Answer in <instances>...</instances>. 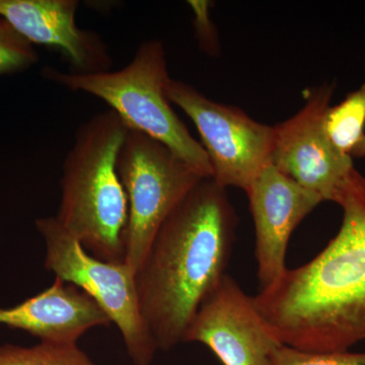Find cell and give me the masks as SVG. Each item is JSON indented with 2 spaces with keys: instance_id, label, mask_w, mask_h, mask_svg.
I'll list each match as a JSON object with an SVG mask.
<instances>
[{
  "instance_id": "9a60e30c",
  "label": "cell",
  "mask_w": 365,
  "mask_h": 365,
  "mask_svg": "<svg viewBox=\"0 0 365 365\" xmlns=\"http://www.w3.org/2000/svg\"><path fill=\"white\" fill-rule=\"evenodd\" d=\"M39 60L33 45L0 19V76L30 68Z\"/></svg>"
},
{
  "instance_id": "8992f818",
  "label": "cell",
  "mask_w": 365,
  "mask_h": 365,
  "mask_svg": "<svg viewBox=\"0 0 365 365\" xmlns=\"http://www.w3.org/2000/svg\"><path fill=\"white\" fill-rule=\"evenodd\" d=\"M36 227L44 240L45 267L97 302L119 329L134 364L150 365L158 347L141 314L135 274L125 263L93 257L56 217L39 218Z\"/></svg>"
},
{
  "instance_id": "ac0fdd59",
  "label": "cell",
  "mask_w": 365,
  "mask_h": 365,
  "mask_svg": "<svg viewBox=\"0 0 365 365\" xmlns=\"http://www.w3.org/2000/svg\"><path fill=\"white\" fill-rule=\"evenodd\" d=\"M351 157L352 158H365V136L361 139V140L359 141V143L357 144L356 148H354V150L352 151Z\"/></svg>"
},
{
  "instance_id": "ba28073f",
  "label": "cell",
  "mask_w": 365,
  "mask_h": 365,
  "mask_svg": "<svg viewBox=\"0 0 365 365\" xmlns=\"http://www.w3.org/2000/svg\"><path fill=\"white\" fill-rule=\"evenodd\" d=\"M335 85H322L309 93L294 116L274 127L270 160L276 169L324 201H335L353 158L333 148L325 130Z\"/></svg>"
},
{
  "instance_id": "30bf717a",
  "label": "cell",
  "mask_w": 365,
  "mask_h": 365,
  "mask_svg": "<svg viewBox=\"0 0 365 365\" xmlns=\"http://www.w3.org/2000/svg\"><path fill=\"white\" fill-rule=\"evenodd\" d=\"M256 232L257 274L261 289L287 270V251L295 228L323 202L267 163L246 191Z\"/></svg>"
},
{
  "instance_id": "5b68a950",
  "label": "cell",
  "mask_w": 365,
  "mask_h": 365,
  "mask_svg": "<svg viewBox=\"0 0 365 365\" xmlns=\"http://www.w3.org/2000/svg\"><path fill=\"white\" fill-rule=\"evenodd\" d=\"M116 169L129 208L125 264L135 274L163 222L205 177L165 144L134 130L125 137Z\"/></svg>"
},
{
  "instance_id": "7c38bea8",
  "label": "cell",
  "mask_w": 365,
  "mask_h": 365,
  "mask_svg": "<svg viewBox=\"0 0 365 365\" xmlns=\"http://www.w3.org/2000/svg\"><path fill=\"white\" fill-rule=\"evenodd\" d=\"M110 324L95 300L58 278L21 304L0 307V326L25 331L44 342L78 344L88 331Z\"/></svg>"
},
{
  "instance_id": "9c48e42d",
  "label": "cell",
  "mask_w": 365,
  "mask_h": 365,
  "mask_svg": "<svg viewBox=\"0 0 365 365\" xmlns=\"http://www.w3.org/2000/svg\"><path fill=\"white\" fill-rule=\"evenodd\" d=\"M182 342L205 345L222 365H270L283 345L254 297L228 274L199 307Z\"/></svg>"
},
{
  "instance_id": "52a82bcc",
  "label": "cell",
  "mask_w": 365,
  "mask_h": 365,
  "mask_svg": "<svg viewBox=\"0 0 365 365\" xmlns=\"http://www.w3.org/2000/svg\"><path fill=\"white\" fill-rule=\"evenodd\" d=\"M165 95L195 124L212 168V179L222 188H249L270 160L274 127L259 123L234 107L210 100L194 86L170 78Z\"/></svg>"
},
{
  "instance_id": "8fae6325",
  "label": "cell",
  "mask_w": 365,
  "mask_h": 365,
  "mask_svg": "<svg viewBox=\"0 0 365 365\" xmlns=\"http://www.w3.org/2000/svg\"><path fill=\"white\" fill-rule=\"evenodd\" d=\"M78 0H0V16L31 44L54 48L71 73L109 71L113 60L104 41L76 25Z\"/></svg>"
},
{
  "instance_id": "5bb4252c",
  "label": "cell",
  "mask_w": 365,
  "mask_h": 365,
  "mask_svg": "<svg viewBox=\"0 0 365 365\" xmlns=\"http://www.w3.org/2000/svg\"><path fill=\"white\" fill-rule=\"evenodd\" d=\"M0 365H97L78 344L44 342L32 347L0 346Z\"/></svg>"
},
{
  "instance_id": "2e32d148",
  "label": "cell",
  "mask_w": 365,
  "mask_h": 365,
  "mask_svg": "<svg viewBox=\"0 0 365 365\" xmlns=\"http://www.w3.org/2000/svg\"><path fill=\"white\" fill-rule=\"evenodd\" d=\"M270 365H365V352H307L282 345Z\"/></svg>"
},
{
  "instance_id": "e0dca14e",
  "label": "cell",
  "mask_w": 365,
  "mask_h": 365,
  "mask_svg": "<svg viewBox=\"0 0 365 365\" xmlns=\"http://www.w3.org/2000/svg\"><path fill=\"white\" fill-rule=\"evenodd\" d=\"M193 11V25L197 39L201 49L209 55H217L220 53V41L215 24L211 20L210 1L206 0H192L188 1Z\"/></svg>"
},
{
  "instance_id": "3957f363",
  "label": "cell",
  "mask_w": 365,
  "mask_h": 365,
  "mask_svg": "<svg viewBox=\"0 0 365 365\" xmlns=\"http://www.w3.org/2000/svg\"><path fill=\"white\" fill-rule=\"evenodd\" d=\"M129 129L111 109L81 124L60 180L57 220L96 258L125 263L129 208L118 153Z\"/></svg>"
},
{
  "instance_id": "6da1fadb",
  "label": "cell",
  "mask_w": 365,
  "mask_h": 365,
  "mask_svg": "<svg viewBox=\"0 0 365 365\" xmlns=\"http://www.w3.org/2000/svg\"><path fill=\"white\" fill-rule=\"evenodd\" d=\"M343 217L321 253L254 297L283 345L344 352L365 340V177L353 169L335 201Z\"/></svg>"
},
{
  "instance_id": "7a4b0ae2",
  "label": "cell",
  "mask_w": 365,
  "mask_h": 365,
  "mask_svg": "<svg viewBox=\"0 0 365 365\" xmlns=\"http://www.w3.org/2000/svg\"><path fill=\"white\" fill-rule=\"evenodd\" d=\"M237 225L227 189L205 178L158 230L135 283L158 350L182 342L199 307L227 275Z\"/></svg>"
},
{
  "instance_id": "4fadbf2b",
  "label": "cell",
  "mask_w": 365,
  "mask_h": 365,
  "mask_svg": "<svg viewBox=\"0 0 365 365\" xmlns=\"http://www.w3.org/2000/svg\"><path fill=\"white\" fill-rule=\"evenodd\" d=\"M365 83L330 107L325 117L329 140L340 155L351 157L352 151L365 136ZM352 158V157H351Z\"/></svg>"
},
{
  "instance_id": "277c9868",
  "label": "cell",
  "mask_w": 365,
  "mask_h": 365,
  "mask_svg": "<svg viewBox=\"0 0 365 365\" xmlns=\"http://www.w3.org/2000/svg\"><path fill=\"white\" fill-rule=\"evenodd\" d=\"M43 76L69 90L101 98L129 130L160 141L204 177L212 178L207 153L178 117L165 95L170 78L162 41L141 43L130 63L120 71L76 74L46 67Z\"/></svg>"
}]
</instances>
